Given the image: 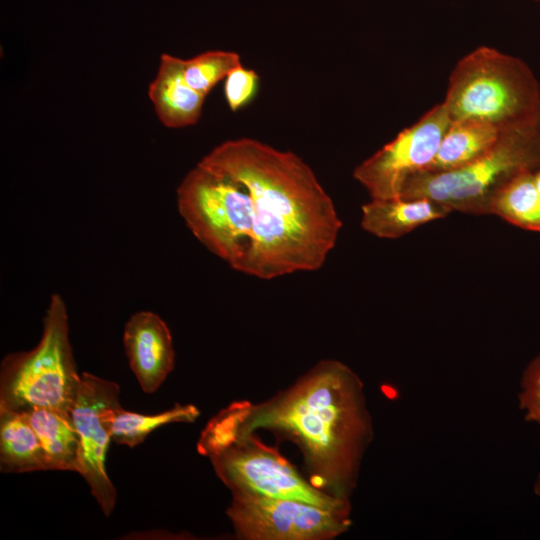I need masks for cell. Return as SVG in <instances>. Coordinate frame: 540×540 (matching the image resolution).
<instances>
[{"mask_svg": "<svg viewBox=\"0 0 540 540\" xmlns=\"http://www.w3.org/2000/svg\"><path fill=\"white\" fill-rule=\"evenodd\" d=\"M177 207L211 253L267 280L321 268L342 227L301 157L248 137L205 155L177 188Z\"/></svg>", "mask_w": 540, "mask_h": 540, "instance_id": "obj_1", "label": "cell"}, {"mask_svg": "<svg viewBox=\"0 0 540 540\" xmlns=\"http://www.w3.org/2000/svg\"><path fill=\"white\" fill-rule=\"evenodd\" d=\"M259 429L299 449L314 486L350 500L374 437L363 382L350 367L321 360L268 400L233 402L208 422L197 449L206 456Z\"/></svg>", "mask_w": 540, "mask_h": 540, "instance_id": "obj_2", "label": "cell"}, {"mask_svg": "<svg viewBox=\"0 0 540 540\" xmlns=\"http://www.w3.org/2000/svg\"><path fill=\"white\" fill-rule=\"evenodd\" d=\"M539 168L540 112L502 127L494 145L473 163L456 170L414 175L401 197L432 199L452 212L490 215L492 198L502 186Z\"/></svg>", "mask_w": 540, "mask_h": 540, "instance_id": "obj_3", "label": "cell"}, {"mask_svg": "<svg viewBox=\"0 0 540 540\" xmlns=\"http://www.w3.org/2000/svg\"><path fill=\"white\" fill-rule=\"evenodd\" d=\"M442 103L451 121L473 119L502 128L540 112V84L522 59L480 46L457 62Z\"/></svg>", "mask_w": 540, "mask_h": 540, "instance_id": "obj_4", "label": "cell"}, {"mask_svg": "<svg viewBox=\"0 0 540 540\" xmlns=\"http://www.w3.org/2000/svg\"><path fill=\"white\" fill-rule=\"evenodd\" d=\"M81 375L69 340L68 314L61 295L51 296L42 335L29 351L6 355L0 367V408L25 412L48 408L72 411Z\"/></svg>", "mask_w": 540, "mask_h": 540, "instance_id": "obj_5", "label": "cell"}, {"mask_svg": "<svg viewBox=\"0 0 540 540\" xmlns=\"http://www.w3.org/2000/svg\"><path fill=\"white\" fill-rule=\"evenodd\" d=\"M231 493L297 500L325 508L351 507L314 486L278 450L254 434L224 444L206 455Z\"/></svg>", "mask_w": 540, "mask_h": 540, "instance_id": "obj_6", "label": "cell"}, {"mask_svg": "<svg viewBox=\"0 0 540 540\" xmlns=\"http://www.w3.org/2000/svg\"><path fill=\"white\" fill-rule=\"evenodd\" d=\"M241 540H332L351 526V507L232 493L226 510Z\"/></svg>", "mask_w": 540, "mask_h": 540, "instance_id": "obj_7", "label": "cell"}, {"mask_svg": "<svg viewBox=\"0 0 540 540\" xmlns=\"http://www.w3.org/2000/svg\"><path fill=\"white\" fill-rule=\"evenodd\" d=\"M451 119L441 102L359 164L354 178L371 198L401 197L406 183L433 162Z\"/></svg>", "mask_w": 540, "mask_h": 540, "instance_id": "obj_8", "label": "cell"}, {"mask_svg": "<svg viewBox=\"0 0 540 540\" xmlns=\"http://www.w3.org/2000/svg\"><path fill=\"white\" fill-rule=\"evenodd\" d=\"M120 388L117 383L91 373L81 374L77 396L71 411L80 436L78 473L88 483L105 516L116 504L117 492L105 468V456L111 435L104 421V412L118 405Z\"/></svg>", "mask_w": 540, "mask_h": 540, "instance_id": "obj_9", "label": "cell"}, {"mask_svg": "<svg viewBox=\"0 0 540 540\" xmlns=\"http://www.w3.org/2000/svg\"><path fill=\"white\" fill-rule=\"evenodd\" d=\"M123 344L142 390L154 393L174 368L172 336L166 323L151 311H139L125 325Z\"/></svg>", "mask_w": 540, "mask_h": 540, "instance_id": "obj_10", "label": "cell"}, {"mask_svg": "<svg viewBox=\"0 0 540 540\" xmlns=\"http://www.w3.org/2000/svg\"><path fill=\"white\" fill-rule=\"evenodd\" d=\"M148 96L160 122L168 128H183L198 122L204 95L185 80L182 58L163 53L155 78L149 85Z\"/></svg>", "mask_w": 540, "mask_h": 540, "instance_id": "obj_11", "label": "cell"}, {"mask_svg": "<svg viewBox=\"0 0 540 540\" xmlns=\"http://www.w3.org/2000/svg\"><path fill=\"white\" fill-rule=\"evenodd\" d=\"M361 227L385 239L400 238L417 227L448 216L452 211L428 198H371L361 207Z\"/></svg>", "mask_w": 540, "mask_h": 540, "instance_id": "obj_12", "label": "cell"}, {"mask_svg": "<svg viewBox=\"0 0 540 540\" xmlns=\"http://www.w3.org/2000/svg\"><path fill=\"white\" fill-rule=\"evenodd\" d=\"M501 129L473 119L451 121L433 162L425 171L445 172L473 163L494 145Z\"/></svg>", "mask_w": 540, "mask_h": 540, "instance_id": "obj_13", "label": "cell"}, {"mask_svg": "<svg viewBox=\"0 0 540 540\" xmlns=\"http://www.w3.org/2000/svg\"><path fill=\"white\" fill-rule=\"evenodd\" d=\"M0 470L26 473L50 470L45 450L23 413L0 408Z\"/></svg>", "mask_w": 540, "mask_h": 540, "instance_id": "obj_14", "label": "cell"}, {"mask_svg": "<svg viewBox=\"0 0 540 540\" xmlns=\"http://www.w3.org/2000/svg\"><path fill=\"white\" fill-rule=\"evenodd\" d=\"M22 413L39 437L50 470L78 473L80 436L75 428L72 414L48 408H32Z\"/></svg>", "mask_w": 540, "mask_h": 540, "instance_id": "obj_15", "label": "cell"}, {"mask_svg": "<svg viewBox=\"0 0 540 540\" xmlns=\"http://www.w3.org/2000/svg\"><path fill=\"white\" fill-rule=\"evenodd\" d=\"M199 415L200 412L194 405L175 404L167 411L144 415L126 411L118 404L105 410L103 417L111 440L133 448L142 443L156 428L171 423H191Z\"/></svg>", "mask_w": 540, "mask_h": 540, "instance_id": "obj_16", "label": "cell"}, {"mask_svg": "<svg viewBox=\"0 0 540 540\" xmlns=\"http://www.w3.org/2000/svg\"><path fill=\"white\" fill-rule=\"evenodd\" d=\"M534 172L517 175L492 198L490 215H496L518 228L540 233V193Z\"/></svg>", "mask_w": 540, "mask_h": 540, "instance_id": "obj_17", "label": "cell"}, {"mask_svg": "<svg viewBox=\"0 0 540 540\" xmlns=\"http://www.w3.org/2000/svg\"><path fill=\"white\" fill-rule=\"evenodd\" d=\"M241 64V58L237 52L210 50L189 59H182V71L186 82L194 90L206 96Z\"/></svg>", "mask_w": 540, "mask_h": 540, "instance_id": "obj_18", "label": "cell"}, {"mask_svg": "<svg viewBox=\"0 0 540 540\" xmlns=\"http://www.w3.org/2000/svg\"><path fill=\"white\" fill-rule=\"evenodd\" d=\"M518 406L525 421L540 427V354L531 359L522 372Z\"/></svg>", "mask_w": 540, "mask_h": 540, "instance_id": "obj_19", "label": "cell"}, {"mask_svg": "<svg viewBox=\"0 0 540 540\" xmlns=\"http://www.w3.org/2000/svg\"><path fill=\"white\" fill-rule=\"evenodd\" d=\"M259 77L255 70L242 64L234 68L224 79V96L229 109L238 111L255 96Z\"/></svg>", "mask_w": 540, "mask_h": 540, "instance_id": "obj_20", "label": "cell"}, {"mask_svg": "<svg viewBox=\"0 0 540 540\" xmlns=\"http://www.w3.org/2000/svg\"><path fill=\"white\" fill-rule=\"evenodd\" d=\"M533 492L534 494L540 498V472L535 478L534 484H533Z\"/></svg>", "mask_w": 540, "mask_h": 540, "instance_id": "obj_21", "label": "cell"}, {"mask_svg": "<svg viewBox=\"0 0 540 540\" xmlns=\"http://www.w3.org/2000/svg\"><path fill=\"white\" fill-rule=\"evenodd\" d=\"M534 182L538 192L540 193V168L533 173Z\"/></svg>", "mask_w": 540, "mask_h": 540, "instance_id": "obj_22", "label": "cell"}, {"mask_svg": "<svg viewBox=\"0 0 540 540\" xmlns=\"http://www.w3.org/2000/svg\"><path fill=\"white\" fill-rule=\"evenodd\" d=\"M538 1H540V0H538Z\"/></svg>", "mask_w": 540, "mask_h": 540, "instance_id": "obj_23", "label": "cell"}]
</instances>
